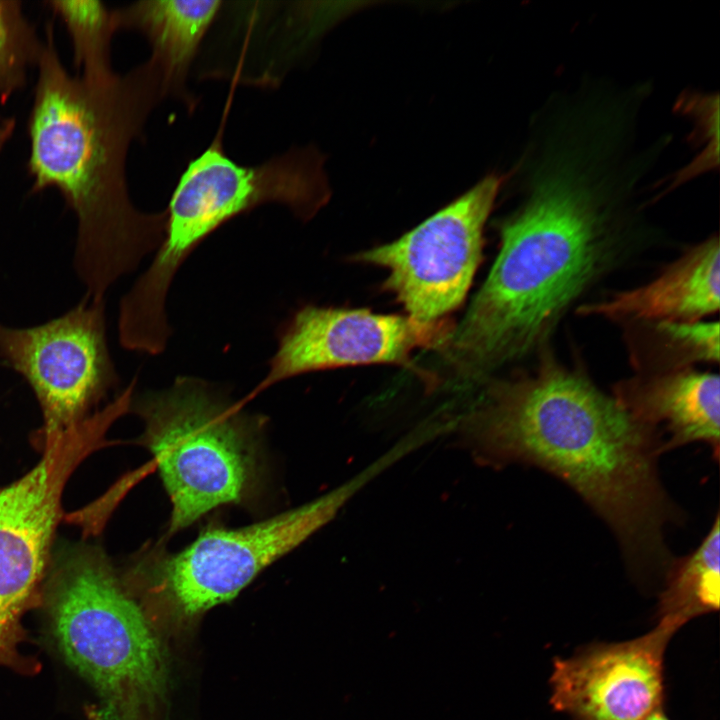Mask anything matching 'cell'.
I'll use <instances>...</instances> for the list:
<instances>
[{"mask_svg": "<svg viewBox=\"0 0 720 720\" xmlns=\"http://www.w3.org/2000/svg\"><path fill=\"white\" fill-rule=\"evenodd\" d=\"M488 384L461 424L477 461L554 474L607 522L631 571L666 572L664 528L678 512L658 476L659 437L551 355L532 372Z\"/></svg>", "mask_w": 720, "mask_h": 720, "instance_id": "cell-1", "label": "cell"}, {"mask_svg": "<svg viewBox=\"0 0 720 720\" xmlns=\"http://www.w3.org/2000/svg\"><path fill=\"white\" fill-rule=\"evenodd\" d=\"M44 41L26 126L29 192L54 188L75 214V270L85 296L104 300L164 238L165 210L138 209L126 174L131 145L143 140L150 115L165 99L162 77L150 58L125 73L72 75L51 21Z\"/></svg>", "mask_w": 720, "mask_h": 720, "instance_id": "cell-2", "label": "cell"}, {"mask_svg": "<svg viewBox=\"0 0 720 720\" xmlns=\"http://www.w3.org/2000/svg\"><path fill=\"white\" fill-rule=\"evenodd\" d=\"M578 170L536 179L529 198L501 225L489 275L440 351L464 383L534 350L609 264V214Z\"/></svg>", "mask_w": 720, "mask_h": 720, "instance_id": "cell-3", "label": "cell"}, {"mask_svg": "<svg viewBox=\"0 0 720 720\" xmlns=\"http://www.w3.org/2000/svg\"><path fill=\"white\" fill-rule=\"evenodd\" d=\"M46 630L65 663L95 691L88 720H166L169 669L162 637L106 555L78 552L41 593Z\"/></svg>", "mask_w": 720, "mask_h": 720, "instance_id": "cell-4", "label": "cell"}, {"mask_svg": "<svg viewBox=\"0 0 720 720\" xmlns=\"http://www.w3.org/2000/svg\"><path fill=\"white\" fill-rule=\"evenodd\" d=\"M231 98L214 139L177 181L154 259L120 301L124 315L139 327L159 330L168 324L166 299L174 276L222 225L269 203L308 220L328 199L321 159L312 148L293 147L256 165L238 164L227 155L223 137Z\"/></svg>", "mask_w": 720, "mask_h": 720, "instance_id": "cell-5", "label": "cell"}, {"mask_svg": "<svg viewBox=\"0 0 720 720\" xmlns=\"http://www.w3.org/2000/svg\"><path fill=\"white\" fill-rule=\"evenodd\" d=\"M210 382L177 376L167 388L132 400L171 502L169 534L226 505H247L264 475V418L249 414Z\"/></svg>", "mask_w": 720, "mask_h": 720, "instance_id": "cell-6", "label": "cell"}, {"mask_svg": "<svg viewBox=\"0 0 720 720\" xmlns=\"http://www.w3.org/2000/svg\"><path fill=\"white\" fill-rule=\"evenodd\" d=\"M379 474L371 463L330 492L268 519L239 528L207 527L175 553L151 547L131 563L122 582L161 637L183 633L332 521Z\"/></svg>", "mask_w": 720, "mask_h": 720, "instance_id": "cell-7", "label": "cell"}, {"mask_svg": "<svg viewBox=\"0 0 720 720\" xmlns=\"http://www.w3.org/2000/svg\"><path fill=\"white\" fill-rule=\"evenodd\" d=\"M118 417L114 407L106 406L46 439L40 461L0 487V666L13 672L29 662L21 650L28 641L22 619L41 603L40 583L65 484L82 460L103 445Z\"/></svg>", "mask_w": 720, "mask_h": 720, "instance_id": "cell-8", "label": "cell"}, {"mask_svg": "<svg viewBox=\"0 0 720 720\" xmlns=\"http://www.w3.org/2000/svg\"><path fill=\"white\" fill-rule=\"evenodd\" d=\"M503 178L489 175L400 238L355 254L354 262L385 268V290L418 321L458 308L482 256L483 231Z\"/></svg>", "mask_w": 720, "mask_h": 720, "instance_id": "cell-9", "label": "cell"}, {"mask_svg": "<svg viewBox=\"0 0 720 720\" xmlns=\"http://www.w3.org/2000/svg\"><path fill=\"white\" fill-rule=\"evenodd\" d=\"M104 300L84 297L73 309L30 328L0 324V358L32 387L44 440L78 423L118 382L106 340Z\"/></svg>", "mask_w": 720, "mask_h": 720, "instance_id": "cell-10", "label": "cell"}, {"mask_svg": "<svg viewBox=\"0 0 720 720\" xmlns=\"http://www.w3.org/2000/svg\"><path fill=\"white\" fill-rule=\"evenodd\" d=\"M454 326L447 319L418 321L409 315L306 305L278 334L265 377L250 397L309 372L366 364L408 366L418 349H443Z\"/></svg>", "mask_w": 720, "mask_h": 720, "instance_id": "cell-11", "label": "cell"}, {"mask_svg": "<svg viewBox=\"0 0 720 720\" xmlns=\"http://www.w3.org/2000/svg\"><path fill=\"white\" fill-rule=\"evenodd\" d=\"M675 632L658 623L639 638L556 659L551 704L574 720H644L661 708L664 652Z\"/></svg>", "mask_w": 720, "mask_h": 720, "instance_id": "cell-12", "label": "cell"}, {"mask_svg": "<svg viewBox=\"0 0 720 720\" xmlns=\"http://www.w3.org/2000/svg\"><path fill=\"white\" fill-rule=\"evenodd\" d=\"M613 397L636 421L661 440L663 452L704 442L718 458L720 380L692 367L637 376L618 383Z\"/></svg>", "mask_w": 720, "mask_h": 720, "instance_id": "cell-13", "label": "cell"}, {"mask_svg": "<svg viewBox=\"0 0 720 720\" xmlns=\"http://www.w3.org/2000/svg\"><path fill=\"white\" fill-rule=\"evenodd\" d=\"M720 306V248L711 237L648 284L584 305L578 312L617 321L697 322Z\"/></svg>", "mask_w": 720, "mask_h": 720, "instance_id": "cell-14", "label": "cell"}, {"mask_svg": "<svg viewBox=\"0 0 720 720\" xmlns=\"http://www.w3.org/2000/svg\"><path fill=\"white\" fill-rule=\"evenodd\" d=\"M224 2L220 0H146L113 9L117 31L133 30L149 42L165 98L181 101L193 112L198 99L187 80L200 45Z\"/></svg>", "mask_w": 720, "mask_h": 720, "instance_id": "cell-15", "label": "cell"}, {"mask_svg": "<svg viewBox=\"0 0 720 720\" xmlns=\"http://www.w3.org/2000/svg\"><path fill=\"white\" fill-rule=\"evenodd\" d=\"M719 517L701 544L686 557L672 561L659 603V623L677 631L694 617L719 608Z\"/></svg>", "mask_w": 720, "mask_h": 720, "instance_id": "cell-16", "label": "cell"}, {"mask_svg": "<svg viewBox=\"0 0 720 720\" xmlns=\"http://www.w3.org/2000/svg\"><path fill=\"white\" fill-rule=\"evenodd\" d=\"M45 4L68 33L77 75L99 78L115 71L111 45L117 28L112 8L99 0H48Z\"/></svg>", "mask_w": 720, "mask_h": 720, "instance_id": "cell-17", "label": "cell"}, {"mask_svg": "<svg viewBox=\"0 0 720 720\" xmlns=\"http://www.w3.org/2000/svg\"><path fill=\"white\" fill-rule=\"evenodd\" d=\"M44 43L21 1L0 0V103L5 104L26 87Z\"/></svg>", "mask_w": 720, "mask_h": 720, "instance_id": "cell-18", "label": "cell"}, {"mask_svg": "<svg viewBox=\"0 0 720 720\" xmlns=\"http://www.w3.org/2000/svg\"><path fill=\"white\" fill-rule=\"evenodd\" d=\"M659 336V344L673 361L672 369L690 367L692 362L719 361L718 322L650 323Z\"/></svg>", "mask_w": 720, "mask_h": 720, "instance_id": "cell-19", "label": "cell"}, {"mask_svg": "<svg viewBox=\"0 0 720 720\" xmlns=\"http://www.w3.org/2000/svg\"><path fill=\"white\" fill-rule=\"evenodd\" d=\"M644 720H669L666 715L662 712V709H657L649 714Z\"/></svg>", "mask_w": 720, "mask_h": 720, "instance_id": "cell-20", "label": "cell"}]
</instances>
